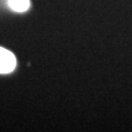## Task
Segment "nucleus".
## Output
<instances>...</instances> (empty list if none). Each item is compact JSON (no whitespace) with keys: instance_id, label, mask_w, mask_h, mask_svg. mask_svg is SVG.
Segmentation results:
<instances>
[{"instance_id":"2","label":"nucleus","mask_w":132,"mask_h":132,"mask_svg":"<svg viewBox=\"0 0 132 132\" xmlns=\"http://www.w3.org/2000/svg\"><path fill=\"white\" fill-rule=\"evenodd\" d=\"M9 5L15 11L23 12L28 8L29 1L28 0H9Z\"/></svg>"},{"instance_id":"1","label":"nucleus","mask_w":132,"mask_h":132,"mask_svg":"<svg viewBox=\"0 0 132 132\" xmlns=\"http://www.w3.org/2000/svg\"><path fill=\"white\" fill-rule=\"evenodd\" d=\"M16 67V58L9 50L0 47V73H8Z\"/></svg>"}]
</instances>
